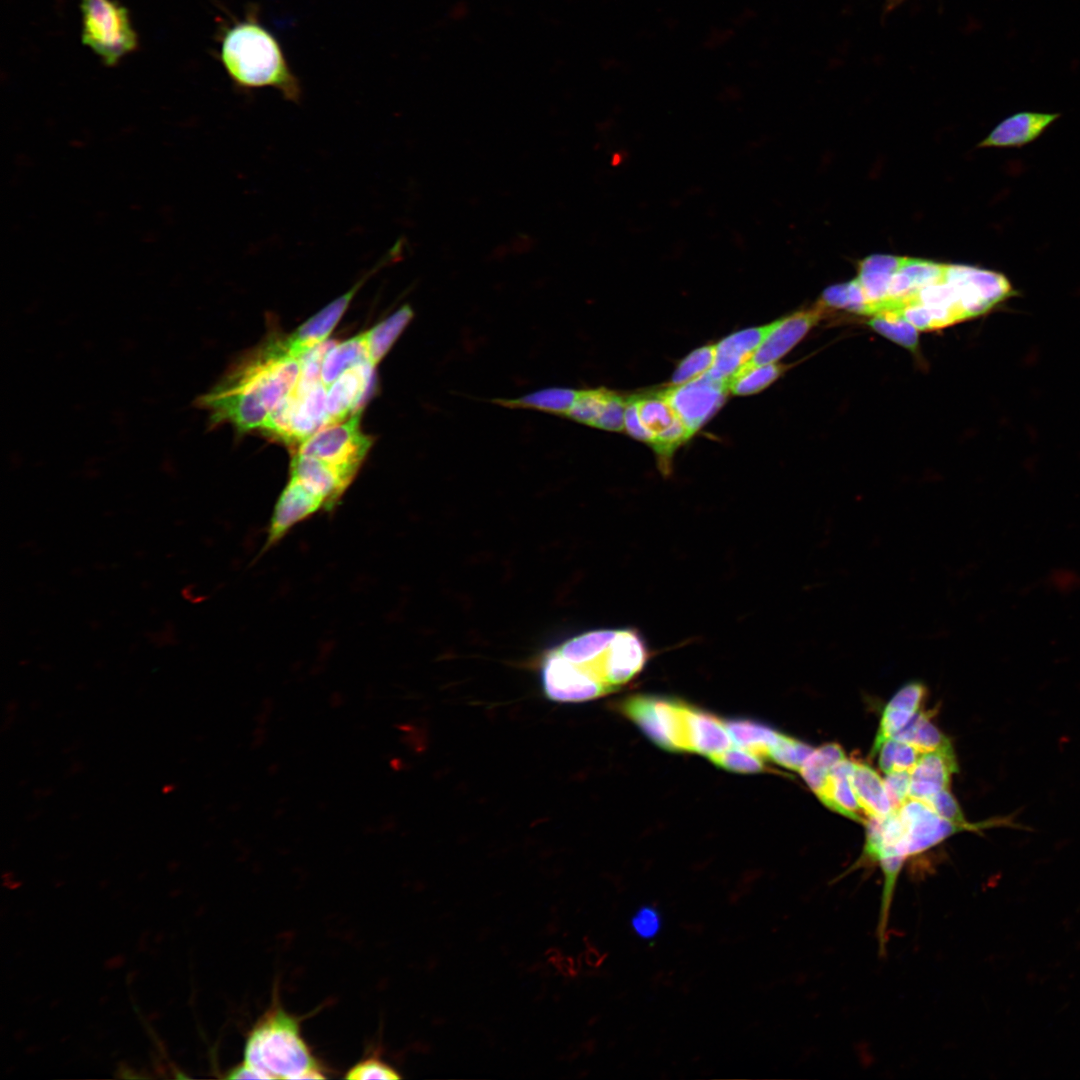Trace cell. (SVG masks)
I'll return each instance as SVG.
<instances>
[{
  "label": "cell",
  "mask_w": 1080,
  "mask_h": 1080,
  "mask_svg": "<svg viewBox=\"0 0 1080 1080\" xmlns=\"http://www.w3.org/2000/svg\"><path fill=\"white\" fill-rule=\"evenodd\" d=\"M244 1061L264 1079L326 1078L301 1035L298 1020L277 1003L249 1031Z\"/></svg>",
  "instance_id": "cell-4"
},
{
  "label": "cell",
  "mask_w": 1080,
  "mask_h": 1080,
  "mask_svg": "<svg viewBox=\"0 0 1080 1080\" xmlns=\"http://www.w3.org/2000/svg\"><path fill=\"white\" fill-rule=\"evenodd\" d=\"M624 429L635 439L647 442L650 445L652 444V435L645 428L639 417L635 396L627 399L624 416Z\"/></svg>",
  "instance_id": "cell-41"
},
{
  "label": "cell",
  "mask_w": 1080,
  "mask_h": 1080,
  "mask_svg": "<svg viewBox=\"0 0 1080 1080\" xmlns=\"http://www.w3.org/2000/svg\"><path fill=\"white\" fill-rule=\"evenodd\" d=\"M897 811L904 827V839L900 849L904 860L937 845L957 832L967 830L964 826L940 817L919 799L908 797Z\"/></svg>",
  "instance_id": "cell-11"
},
{
  "label": "cell",
  "mask_w": 1080,
  "mask_h": 1080,
  "mask_svg": "<svg viewBox=\"0 0 1080 1080\" xmlns=\"http://www.w3.org/2000/svg\"><path fill=\"white\" fill-rule=\"evenodd\" d=\"M627 399L615 392L610 397L594 427L609 431H622L624 429V416Z\"/></svg>",
  "instance_id": "cell-38"
},
{
  "label": "cell",
  "mask_w": 1080,
  "mask_h": 1080,
  "mask_svg": "<svg viewBox=\"0 0 1080 1080\" xmlns=\"http://www.w3.org/2000/svg\"><path fill=\"white\" fill-rule=\"evenodd\" d=\"M635 400L641 422L652 435L651 446L658 456L660 468L665 474L669 473L673 452L692 433L661 392L653 396H636Z\"/></svg>",
  "instance_id": "cell-10"
},
{
  "label": "cell",
  "mask_w": 1080,
  "mask_h": 1080,
  "mask_svg": "<svg viewBox=\"0 0 1080 1080\" xmlns=\"http://www.w3.org/2000/svg\"><path fill=\"white\" fill-rule=\"evenodd\" d=\"M225 1077L227 1079H264L257 1070L245 1061L233 1067Z\"/></svg>",
  "instance_id": "cell-42"
},
{
  "label": "cell",
  "mask_w": 1080,
  "mask_h": 1080,
  "mask_svg": "<svg viewBox=\"0 0 1080 1080\" xmlns=\"http://www.w3.org/2000/svg\"><path fill=\"white\" fill-rule=\"evenodd\" d=\"M82 42L109 66L138 45L126 7L116 0H81Z\"/></svg>",
  "instance_id": "cell-6"
},
{
  "label": "cell",
  "mask_w": 1080,
  "mask_h": 1080,
  "mask_svg": "<svg viewBox=\"0 0 1080 1080\" xmlns=\"http://www.w3.org/2000/svg\"><path fill=\"white\" fill-rule=\"evenodd\" d=\"M902 256L871 255L859 262L854 279L866 301V313L872 315L885 300L890 280L899 267Z\"/></svg>",
  "instance_id": "cell-21"
},
{
  "label": "cell",
  "mask_w": 1080,
  "mask_h": 1080,
  "mask_svg": "<svg viewBox=\"0 0 1080 1080\" xmlns=\"http://www.w3.org/2000/svg\"><path fill=\"white\" fill-rule=\"evenodd\" d=\"M320 511H325L323 501L290 477L274 506L265 549L276 545L292 528Z\"/></svg>",
  "instance_id": "cell-13"
},
{
  "label": "cell",
  "mask_w": 1080,
  "mask_h": 1080,
  "mask_svg": "<svg viewBox=\"0 0 1080 1080\" xmlns=\"http://www.w3.org/2000/svg\"><path fill=\"white\" fill-rule=\"evenodd\" d=\"M893 738L911 744L921 753L951 746L949 739L932 723L929 714L922 711Z\"/></svg>",
  "instance_id": "cell-29"
},
{
  "label": "cell",
  "mask_w": 1080,
  "mask_h": 1080,
  "mask_svg": "<svg viewBox=\"0 0 1080 1080\" xmlns=\"http://www.w3.org/2000/svg\"><path fill=\"white\" fill-rule=\"evenodd\" d=\"M813 750L808 744L781 734L768 758L780 766L799 771Z\"/></svg>",
  "instance_id": "cell-35"
},
{
  "label": "cell",
  "mask_w": 1080,
  "mask_h": 1080,
  "mask_svg": "<svg viewBox=\"0 0 1080 1080\" xmlns=\"http://www.w3.org/2000/svg\"><path fill=\"white\" fill-rule=\"evenodd\" d=\"M853 761L844 758L833 766L819 800L831 810L855 821L866 823L860 815L862 810L850 783Z\"/></svg>",
  "instance_id": "cell-22"
},
{
  "label": "cell",
  "mask_w": 1080,
  "mask_h": 1080,
  "mask_svg": "<svg viewBox=\"0 0 1080 1080\" xmlns=\"http://www.w3.org/2000/svg\"><path fill=\"white\" fill-rule=\"evenodd\" d=\"M222 65L240 89L273 88L287 101L302 97L299 79L290 68L277 38L255 14L225 29L220 40Z\"/></svg>",
  "instance_id": "cell-3"
},
{
  "label": "cell",
  "mask_w": 1080,
  "mask_h": 1080,
  "mask_svg": "<svg viewBox=\"0 0 1080 1080\" xmlns=\"http://www.w3.org/2000/svg\"><path fill=\"white\" fill-rule=\"evenodd\" d=\"M327 388L321 379L299 380L261 427L287 444L298 446L328 425L326 408Z\"/></svg>",
  "instance_id": "cell-5"
},
{
  "label": "cell",
  "mask_w": 1080,
  "mask_h": 1080,
  "mask_svg": "<svg viewBox=\"0 0 1080 1080\" xmlns=\"http://www.w3.org/2000/svg\"><path fill=\"white\" fill-rule=\"evenodd\" d=\"M868 325L893 342L915 352L918 347V329L900 316L891 313L873 315Z\"/></svg>",
  "instance_id": "cell-32"
},
{
  "label": "cell",
  "mask_w": 1080,
  "mask_h": 1080,
  "mask_svg": "<svg viewBox=\"0 0 1080 1080\" xmlns=\"http://www.w3.org/2000/svg\"><path fill=\"white\" fill-rule=\"evenodd\" d=\"M687 705L664 697L635 695L621 703V711L656 745L680 752L688 751Z\"/></svg>",
  "instance_id": "cell-8"
},
{
  "label": "cell",
  "mask_w": 1080,
  "mask_h": 1080,
  "mask_svg": "<svg viewBox=\"0 0 1080 1080\" xmlns=\"http://www.w3.org/2000/svg\"><path fill=\"white\" fill-rule=\"evenodd\" d=\"M884 784L891 806L897 810L909 797L910 771L888 773Z\"/></svg>",
  "instance_id": "cell-39"
},
{
  "label": "cell",
  "mask_w": 1080,
  "mask_h": 1080,
  "mask_svg": "<svg viewBox=\"0 0 1080 1080\" xmlns=\"http://www.w3.org/2000/svg\"><path fill=\"white\" fill-rule=\"evenodd\" d=\"M290 477L298 480L324 503L331 512L353 481L330 464L312 456L295 453L290 465Z\"/></svg>",
  "instance_id": "cell-15"
},
{
  "label": "cell",
  "mask_w": 1080,
  "mask_h": 1080,
  "mask_svg": "<svg viewBox=\"0 0 1080 1080\" xmlns=\"http://www.w3.org/2000/svg\"><path fill=\"white\" fill-rule=\"evenodd\" d=\"M710 760L715 765L733 772L758 773L765 770L763 758L740 747H730Z\"/></svg>",
  "instance_id": "cell-36"
},
{
  "label": "cell",
  "mask_w": 1080,
  "mask_h": 1080,
  "mask_svg": "<svg viewBox=\"0 0 1080 1080\" xmlns=\"http://www.w3.org/2000/svg\"><path fill=\"white\" fill-rule=\"evenodd\" d=\"M716 345H707L694 350L684 358L674 371L671 385H679L706 373L713 365Z\"/></svg>",
  "instance_id": "cell-34"
},
{
  "label": "cell",
  "mask_w": 1080,
  "mask_h": 1080,
  "mask_svg": "<svg viewBox=\"0 0 1080 1080\" xmlns=\"http://www.w3.org/2000/svg\"><path fill=\"white\" fill-rule=\"evenodd\" d=\"M539 677L545 697L557 703H581L610 693L603 684L578 671L549 649L541 657Z\"/></svg>",
  "instance_id": "cell-12"
},
{
  "label": "cell",
  "mask_w": 1080,
  "mask_h": 1080,
  "mask_svg": "<svg viewBox=\"0 0 1080 1080\" xmlns=\"http://www.w3.org/2000/svg\"><path fill=\"white\" fill-rule=\"evenodd\" d=\"M1058 117L1056 113L1020 112L1004 119L978 147H1021L1036 140Z\"/></svg>",
  "instance_id": "cell-19"
},
{
  "label": "cell",
  "mask_w": 1080,
  "mask_h": 1080,
  "mask_svg": "<svg viewBox=\"0 0 1080 1080\" xmlns=\"http://www.w3.org/2000/svg\"><path fill=\"white\" fill-rule=\"evenodd\" d=\"M611 392L603 388L578 391L576 400L567 417L579 423L594 426Z\"/></svg>",
  "instance_id": "cell-33"
},
{
  "label": "cell",
  "mask_w": 1080,
  "mask_h": 1080,
  "mask_svg": "<svg viewBox=\"0 0 1080 1080\" xmlns=\"http://www.w3.org/2000/svg\"><path fill=\"white\" fill-rule=\"evenodd\" d=\"M783 366L775 363L740 368L729 380V389L737 395L761 391L779 377Z\"/></svg>",
  "instance_id": "cell-31"
},
{
  "label": "cell",
  "mask_w": 1080,
  "mask_h": 1080,
  "mask_svg": "<svg viewBox=\"0 0 1080 1080\" xmlns=\"http://www.w3.org/2000/svg\"><path fill=\"white\" fill-rule=\"evenodd\" d=\"M850 783L862 811L868 817H884L893 811L884 780L868 764L853 761Z\"/></svg>",
  "instance_id": "cell-23"
},
{
  "label": "cell",
  "mask_w": 1080,
  "mask_h": 1080,
  "mask_svg": "<svg viewBox=\"0 0 1080 1080\" xmlns=\"http://www.w3.org/2000/svg\"><path fill=\"white\" fill-rule=\"evenodd\" d=\"M373 366L360 364L342 373L328 388V424L345 420L357 411L371 383Z\"/></svg>",
  "instance_id": "cell-16"
},
{
  "label": "cell",
  "mask_w": 1080,
  "mask_h": 1080,
  "mask_svg": "<svg viewBox=\"0 0 1080 1080\" xmlns=\"http://www.w3.org/2000/svg\"><path fill=\"white\" fill-rule=\"evenodd\" d=\"M578 391L564 387L541 389L516 399H495L494 403L509 408H528L555 415L567 416Z\"/></svg>",
  "instance_id": "cell-25"
},
{
  "label": "cell",
  "mask_w": 1080,
  "mask_h": 1080,
  "mask_svg": "<svg viewBox=\"0 0 1080 1080\" xmlns=\"http://www.w3.org/2000/svg\"><path fill=\"white\" fill-rule=\"evenodd\" d=\"M1015 294L1011 282L1002 273L946 264L940 278L889 312L899 311L918 330L938 329L983 315Z\"/></svg>",
  "instance_id": "cell-2"
},
{
  "label": "cell",
  "mask_w": 1080,
  "mask_h": 1080,
  "mask_svg": "<svg viewBox=\"0 0 1080 1080\" xmlns=\"http://www.w3.org/2000/svg\"><path fill=\"white\" fill-rule=\"evenodd\" d=\"M300 370V358L292 355L286 338L274 339L235 363L194 405L207 411L211 428L231 424L239 432L261 429L293 391Z\"/></svg>",
  "instance_id": "cell-1"
},
{
  "label": "cell",
  "mask_w": 1080,
  "mask_h": 1080,
  "mask_svg": "<svg viewBox=\"0 0 1080 1080\" xmlns=\"http://www.w3.org/2000/svg\"><path fill=\"white\" fill-rule=\"evenodd\" d=\"M360 417L358 409L345 420L322 427L295 453L320 459L353 480L373 442L361 432Z\"/></svg>",
  "instance_id": "cell-7"
},
{
  "label": "cell",
  "mask_w": 1080,
  "mask_h": 1080,
  "mask_svg": "<svg viewBox=\"0 0 1080 1080\" xmlns=\"http://www.w3.org/2000/svg\"><path fill=\"white\" fill-rule=\"evenodd\" d=\"M822 303L777 320L775 326L756 349L750 360L742 367L774 363L794 347L822 318ZM741 367V368H742Z\"/></svg>",
  "instance_id": "cell-14"
},
{
  "label": "cell",
  "mask_w": 1080,
  "mask_h": 1080,
  "mask_svg": "<svg viewBox=\"0 0 1080 1080\" xmlns=\"http://www.w3.org/2000/svg\"><path fill=\"white\" fill-rule=\"evenodd\" d=\"M775 323L741 330L721 340L716 345L714 363L707 372L716 379L729 381L750 360Z\"/></svg>",
  "instance_id": "cell-17"
},
{
  "label": "cell",
  "mask_w": 1080,
  "mask_h": 1080,
  "mask_svg": "<svg viewBox=\"0 0 1080 1080\" xmlns=\"http://www.w3.org/2000/svg\"><path fill=\"white\" fill-rule=\"evenodd\" d=\"M365 363L370 359L366 334L362 333L329 348L321 365V381L328 388L346 370Z\"/></svg>",
  "instance_id": "cell-24"
},
{
  "label": "cell",
  "mask_w": 1080,
  "mask_h": 1080,
  "mask_svg": "<svg viewBox=\"0 0 1080 1080\" xmlns=\"http://www.w3.org/2000/svg\"><path fill=\"white\" fill-rule=\"evenodd\" d=\"M877 753L879 767L885 774L911 771L922 754L911 744L893 737L885 739L871 755Z\"/></svg>",
  "instance_id": "cell-30"
},
{
  "label": "cell",
  "mask_w": 1080,
  "mask_h": 1080,
  "mask_svg": "<svg viewBox=\"0 0 1080 1080\" xmlns=\"http://www.w3.org/2000/svg\"><path fill=\"white\" fill-rule=\"evenodd\" d=\"M958 771L952 746L922 753L910 771L909 797L923 800L949 789L953 773Z\"/></svg>",
  "instance_id": "cell-18"
},
{
  "label": "cell",
  "mask_w": 1080,
  "mask_h": 1080,
  "mask_svg": "<svg viewBox=\"0 0 1080 1080\" xmlns=\"http://www.w3.org/2000/svg\"><path fill=\"white\" fill-rule=\"evenodd\" d=\"M634 932L641 938H653L661 926V918L653 907L640 908L631 921Z\"/></svg>",
  "instance_id": "cell-40"
},
{
  "label": "cell",
  "mask_w": 1080,
  "mask_h": 1080,
  "mask_svg": "<svg viewBox=\"0 0 1080 1080\" xmlns=\"http://www.w3.org/2000/svg\"><path fill=\"white\" fill-rule=\"evenodd\" d=\"M686 733L689 752L709 759L731 747L732 740L724 721L715 715L687 705Z\"/></svg>",
  "instance_id": "cell-20"
},
{
  "label": "cell",
  "mask_w": 1080,
  "mask_h": 1080,
  "mask_svg": "<svg viewBox=\"0 0 1080 1080\" xmlns=\"http://www.w3.org/2000/svg\"><path fill=\"white\" fill-rule=\"evenodd\" d=\"M729 390V381L706 372L683 384L672 385L661 394L693 434L721 407Z\"/></svg>",
  "instance_id": "cell-9"
},
{
  "label": "cell",
  "mask_w": 1080,
  "mask_h": 1080,
  "mask_svg": "<svg viewBox=\"0 0 1080 1080\" xmlns=\"http://www.w3.org/2000/svg\"><path fill=\"white\" fill-rule=\"evenodd\" d=\"M409 305H404L387 319L365 332L370 363L375 367L413 318Z\"/></svg>",
  "instance_id": "cell-27"
},
{
  "label": "cell",
  "mask_w": 1080,
  "mask_h": 1080,
  "mask_svg": "<svg viewBox=\"0 0 1080 1080\" xmlns=\"http://www.w3.org/2000/svg\"><path fill=\"white\" fill-rule=\"evenodd\" d=\"M399 1073L378 1056L366 1057L351 1067L345 1078L352 1080L399 1079Z\"/></svg>",
  "instance_id": "cell-37"
},
{
  "label": "cell",
  "mask_w": 1080,
  "mask_h": 1080,
  "mask_svg": "<svg viewBox=\"0 0 1080 1080\" xmlns=\"http://www.w3.org/2000/svg\"><path fill=\"white\" fill-rule=\"evenodd\" d=\"M732 742L757 756L767 759L782 733L760 722L735 719L725 722Z\"/></svg>",
  "instance_id": "cell-26"
},
{
  "label": "cell",
  "mask_w": 1080,
  "mask_h": 1080,
  "mask_svg": "<svg viewBox=\"0 0 1080 1080\" xmlns=\"http://www.w3.org/2000/svg\"><path fill=\"white\" fill-rule=\"evenodd\" d=\"M901 1H902V0H890V5H889V7L891 8V7L895 6V5H897V4H898L899 2H901Z\"/></svg>",
  "instance_id": "cell-43"
},
{
  "label": "cell",
  "mask_w": 1080,
  "mask_h": 1080,
  "mask_svg": "<svg viewBox=\"0 0 1080 1080\" xmlns=\"http://www.w3.org/2000/svg\"><path fill=\"white\" fill-rule=\"evenodd\" d=\"M844 758V750L836 743L822 745L808 756L799 772L816 796L824 788L833 766Z\"/></svg>",
  "instance_id": "cell-28"
}]
</instances>
